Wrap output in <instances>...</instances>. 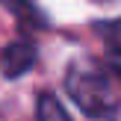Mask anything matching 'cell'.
I'll return each instance as SVG.
<instances>
[{"mask_svg":"<svg viewBox=\"0 0 121 121\" xmlns=\"http://www.w3.org/2000/svg\"><path fill=\"white\" fill-rule=\"evenodd\" d=\"M65 89H68L71 100L89 118H100V121L118 118L121 100L104 68L92 62H71V68L65 71Z\"/></svg>","mask_w":121,"mask_h":121,"instance_id":"obj_1","label":"cell"},{"mask_svg":"<svg viewBox=\"0 0 121 121\" xmlns=\"http://www.w3.org/2000/svg\"><path fill=\"white\" fill-rule=\"evenodd\" d=\"M35 56H39V50H35L33 41H12V44H6L0 50V71L9 80L24 77L35 65Z\"/></svg>","mask_w":121,"mask_h":121,"instance_id":"obj_2","label":"cell"},{"mask_svg":"<svg viewBox=\"0 0 121 121\" xmlns=\"http://www.w3.org/2000/svg\"><path fill=\"white\" fill-rule=\"evenodd\" d=\"M35 118L39 121H71V115L62 106V100L53 92H41L35 98Z\"/></svg>","mask_w":121,"mask_h":121,"instance_id":"obj_3","label":"cell"},{"mask_svg":"<svg viewBox=\"0 0 121 121\" xmlns=\"http://www.w3.org/2000/svg\"><path fill=\"white\" fill-rule=\"evenodd\" d=\"M0 6L12 12V18H18L21 24H30V27H44V18L35 9L33 0H0Z\"/></svg>","mask_w":121,"mask_h":121,"instance_id":"obj_4","label":"cell"},{"mask_svg":"<svg viewBox=\"0 0 121 121\" xmlns=\"http://www.w3.org/2000/svg\"><path fill=\"white\" fill-rule=\"evenodd\" d=\"M98 33L106 35L109 47H121V18L118 21H109V24H98Z\"/></svg>","mask_w":121,"mask_h":121,"instance_id":"obj_5","label":"cell"},{"mask_svg":"<svg viewBox=\"0 0 121 121\" xmlns=\"http://www.w3.org/2000/svg\"><path fill=\"white\" fill-rule=\"evenodd\" d=\"M106 71L121 83V47H109L106 50Z\"/></svg>","mask_w":121,"mask_h":121,"instance_id":"obj_6","label":"cell"}]
</instances>
